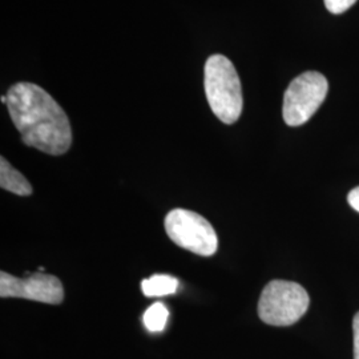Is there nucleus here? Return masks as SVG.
Listing matches in <instances>:
<instances>
[{
    "label": "nucleus",
    "instance_id": "1",
    "mask_svg": "<svg viewBox=\"0 0 359 359\" xmlns=\"http://www.w3.org/2000/svg\"><path fill=\"white\" fill-rule=\"evenodd\" d=\"M7 108L27 147L60 156L72 145V129L65 109L34 83H16L7 92Z\"/></svg>",
    "mask_w": 359,
    "mask_h": 359
},
{
    "label": "nucleus",
    "instance_id": "2",
    "mask_svg": "<svg viewBox=\"0 0 359 359\" xmlns=\"http://www.w3.org/2000/svg\"><path fill=\"white\" fill-rule=\"evenodd\" d=\"M204 87L210 109L224 124H234L243 114V88L236 67L224 55H212L204 68Z\"/></svg>",
    "mask_w": 359,
    "mask_h": 359
},
{
    "label": "nucleus",
    "instance_id": "3",
    "mask_svg": "<svg viewBox=\"0 0 359 359\" xmlns=\"http://www.w3.org/2000/svg\"><path fill=\"white\" fill-rule=\"evenodd\" d=\"M308 292L292 281H270L258 301V317L271 326H290L308 311Z\"/></svg>",
    "mask_w": 359,
    "mask_h": 359
},
{
    "label": "nucleus",
    "instance_id": "4",
    "mask_svg": "<svg viewBox=\"0 0 359 359\" xmlns=\"http://www.w3.org/2000/svg\"><path fill=\"white\" fill-rule=\"evenodd\" d=\"M329 92V83L320 72L308 71L295 77L283 96V116L289 127L308 123Z\"/></svg>",
    "mask_w": 359,
    "mask_h": 359
},
{
    "label": "nucleus",
    "instance_id": "5",
    "mask_svg": "<svg viewBox=\"0 0 359 359\" xmlns=\"http://www.w3.org/2000/svg\"><path fill=\"white\" fill-rule=\"evenodd\" d=\"M164 225L168 237L180 248L203 257L213 256L217 252V233L201 215L187 209H173L168 213Z\"/></svg>",
    "mask_w": 359,
    "mask_h": 359
},
{
    "label": "nucleus",
    "instance_id": "6",
    "mask_svg": "<svg viewBox=\"0 0 359 359\" xmlns=\"http://www.w3.org/2000/svg\"><path fill=\"white\" fill-rule=\"evenodd\" d=\"M0 297L25 298L50 305H60L65 301V287L62 281L43 271L19 278L1 270L0 271Z\"/></svg>",
    "mask_w": 359,
    "mask_h": 359
},
{
    "label": "nucleus",
    "instance_id": "7",
    "mask_svg": "<svg viewBox=\"0 0 359 359\" xmlns=\"http://www.w3.org/2000/svg\"><path fill=\"white\" fill-rule=\"evenodd\" d=\"M0 187L18 196H31L32 187L28 180L4 158L0 157Z\"/></svg>",
    "mask_w": 359,
    "mask_h": 359
},
{
    "label": "nucleus",
    "instance_id": "8",
    "mask_svg": "<svg viewBox=\"0 0 359 359\" xmlns=\"http://www.w3.org/2000/svg\"><path fill=\"white\" fill-rule=\"evenodd\" d=\"M177 289H179V280L168 274H154L142 283V293L147 297L175 294Z\"/></svg>",
    "mask_w": 359,
    "mask_h": 359
},
{
    "label": "nucleus",
    "instance_id": "9",
    "mask_svg": "<svg viewBox=\"0 0 359 359\" xmlns=\"http://www.w3.org/2000/svg\"><path fill=\"white\" fill-rule=\"evenodd\" d=\"M168 317H169V311L167 306L161 302H156L144 313L142 321L148 332L160 333L167 326Z\"/></svg>",
    "mask_w": 359,
    "mask_h": 359
},
{
    "label": "nucleus",
    "instance_id": "10",
    "mask_svg": "<svg viewBox=\"0 0 359 359\" xmlns=\"http://www.w3.org/2000/svg\"><path fill=\"white\" fill-rule=\"evenodd\" d=\"M326 8L332 13H346L347 10H350L357 0H323Z\"/></svg>",
    "mask_w": 359,
    "mask_h": 359
},
{
    "label": "nucleus",
    "instance_id": "11",
    "mask_svg": "<svg viewBox=\"0 0 359 359\" xmlns=\"http://www.w3.org/2000/svg\"><path fill=\"white\" fill-rule=\"evenodd\" d=\"M353 335H354V359H359V311L353 321Z\"/></svg>",
    "mask_w": 359,
    "mask_h": 359
},
{
    "label": "nucleus",
    "instance_id": "12",
    "mask_svg": "<svg viewBox=\"0 0 359 359\" xmlns=\"http://www.w3.org/2000/svg\"><path fill=\"white\" fill-rule=\"evenodd\" d=\"M347 201L350 206L359 213V187L354 188L351 192L347 194Z\"/></svg>",
    "mask_w": 359,
    "mask_h": 359
},
{
    "label": "nucleus",
    "instance_id": "13",
    "mask_svg": "<svg viewBox=\"0 0 359 359\" xmlns=\"http://www.w3.org/2000/svg\"><path fill=\"white\" fill-rule=\"evenodd\" d=\"M0 100H1V103L7 104V96H1V97H0Z\"/></svg>",
    "mask_w": 359,
    "mask_h": 359
}]
</instances>
